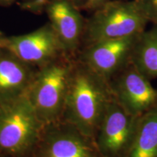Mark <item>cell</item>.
<instances>
[{"label": "cell", "mask_w": 157, "mask_h": 157, "mask_svg": "<svg viewBox=\"0 0 157 157\" xmlns=\"http://www.w3.org/2000/svg\"><path fill=\"white\" fill-rule=\"evenodd\" d=\"M113 98L109 82L75 57L61 119L95 140Z\"/></svg>", "instance_id": "1"}, {"label": "cell", "mask_w": 157, "mask_h": 157, "mask_svg": "<svg viewBox=\"0 0 157 157\" xmlns=\"http://www.w3.org/2000/svg\"><path fill=\"white\" fill-rule=\"evenodd\" d=\"M74 60L66 54L36 71L26 97L44 125L62 118Z\"/></svg>", "instance_id": "2"}, {"label": "cell", "mask_w": 157, "mask_h": 157, "mask_svg": "<svg viewBox=\"0 0 157 157\" xmlns=\"http://www.w3.org/2000/svg\"><path fill=\"white\" fill-rule=\"evenodd\" d=\"M43 127L26 95L0 107V154L31 157Z\"/></svg>", "instance_id": "3"}, {"label": "cell", "mask_w": 157, "mask_h": 157, "mask_svg": "<svg viewBox=\"0 0 157 157\" xmlns=\"http://www.w3.org/2000/svg\"><path fill=\"white\" fill-rule=\"evenodd\" d=\"M148 23L134 0H110L85 22L82 48L99 41L139 34Z\"/></svg>", "instance_id": "4"}, {"label": "cell", "mask_w": 157, "mask_h": 157, "mask_svg": "<svg viewBox=\"0 0 157 157\" xmlns=\"http://www.w3.org/2000/svg\"><path fill=\"white\" fill-rule=\"evenodd\" d=\"M31 157H102L95 140L60 119L43 127Z\"/></svg>", "instance_id": "5"}, {"label": "cell", "mask_w": 157, "mask_h": 157, "mask_svg": "<svg viewBox=\"0 0 157 157\" xmlns=\"http://www.w3.org/2000/svg\"><path fill=\"white\" fill-rule=\"evenodd\" d=\"M139 117L127 112L113 98L95 136L102 157H124L130 148Z\"/></svg>", "instance_id": "6"}, {"label": "cell", "mask_w": 157, "mask_h": 157, "mask_svg": "<svg viewBox=\"0 0 157 157\" xmlns=\"http://www.w3.org/2000/svg\"><path fill=\"white\" fill-rule=\"evenodd\" d=\"M1 48L36 69L67 54L50 23L28 34L5 36Z\"/></svg>", "instance_id": "7"}, {"label": "cell", "mask_w": 157, "mask_h": 157, "mask_svg": "<svg viewBox=\"0 0 157 157\" xmlns=\"http://www.w3.org/2000/svg\"><path fill=\"white\" fill-rule=\"evenodd\" d=\"M113 99L127 112L142 115L157 101V89L130 62L109 81Z\"/></svg>", "instance_id": "8"}, {"label": "cell", "mask_w": 157, "mask_h": 157, "mask_svg": "<svg viewBox=\"0 0 157 157\" xmlns=\"http://www.w3.org/2000/svg\"><path fill=\"white\" fill-rule=\"evenodd\" d=\"M139 34L106 39L83 47L76 58L107 80L131 62Z\"/></svg>", "instance_id": "9"}, {"label": "cell", "mask_w": 157, "mask_h": 157, "mask_svg": "<svg viewBox=\"0 0 157 157\" xmlns=\"http://www.w3.org/2000/svg\"><path fill=\"white\" fill-rule=\"evenodd\" d=\"M47 13L66 53L76 57L81 48L86 22L78 7L68 0H51L47 4Z\"/></svg>", "instance_id": "10"}, {"label": "cell", "mask_w": 157, "mask_h": 157, "mask_svg": "<svg viewBox=\"0 0 157 157\" xmlns=\"http://www.w3.org/2000/svg\"><path fill=\"white\" fill-rule=\"evenodd\" d=\"M37 69L0 48V107L26 95Z\"/></svg>", "instance_id": "11"}, {"label": "cell", "mask_w": 157, "mask_h": 157, "mask_svg": "<svg viewBox=\"0 0 157 157\" xmlns=\"http://www.w3.org/2000/svg\"><path fill=\"white\" fill-rule=\"evenodd\" d=\"M124 157H157V101L139 117L132 143Z\"/></svg>", "instance_id": "12"}, {"label": "cell", "mask_w": 157, "mask_h": 157, "mask_svg": "<svg viewBox=\"0 0 157 157\" xmlns=\"http://www.w3.org/2000/svg\"><path fill=\"white\" fill-rule=\"evenodd\" d=\"M131 62L151 81L157 78V25L140 33L133 48Z\"/></svg>", "instance_id": "13"}, {"label": "cell", "mask_w": 157, "mask_h": 157, "mask_svg": "<svg viewBox=\"0 0 157 157\" xmlns=\"http://www.w3.org/2000/svg\"><path fill=\"white\" fill-rule=\"evenodd\" d=\"M145 17L153 25H157V0H134Z\"/></svg>", "instance_id": "14"}, {"label": "cell", "mask_w": 157, "mask_h": 157, "mask_svg": "<svg viewBox=\"0 0 157 157\" xmlns=\"http://www.w3.org/2000/svg\"><path fill=\"white\" fill-rule=\"evenodd\" d=\"M109 1L110 0H85L83 8L94 12L101 8Z\"/></svg>", "instance_id": "15"}, {"label": "cell", "mask_w": 157, "mask_h": 157, "mask_svg": "<svg viewBox=\"0 0 157 157\" xmlns=\"http://www.w3.org/2000/svg\"><path fill=\"white\" fill-rule=\"evenodd\" d=\"M44 5H45V0H29L28 2L22 5L24 8L33 11L39 10Z\"/></svg>", "instance_id": "16"}, {"label": "cell", "mask_w": 157, "mask_h": 157, "mask_svg": "<svg viewBox=\"0 0 157 157\" xmlns=\"http://www.w3.org/2000/svg\"><path fill=\"white\" fill-rule=\"evenodd\" d=\"M51 0H45V5L48 4L49 2H50ZM68 1L71 2L72 3H74L76 7H79L81 6L82 7H83V6L84 5V2H85V0H68Z\"/></svg>", "instance_id": "17"}, {"label": "cell", "mask_w": 157, "mask_h": 157, "mask_svg": "<svg viewBox=\"0 0 157 157\" xmlns=\"http://www.w3.org/2000/svg\"><path fill=\"white\" fill-rule=\"evenodd\" d=\"M5 38V34H3L2 32L1 31H0V48H1V45H2V43L4 39Z\"/></svg>", "instance_id": "18"}, {"label": "cell", "mask_w": 157, "mask_h": 157, "mask_svg": "<svg viewBox=\"0 0 157 157\" xmlns=\"http://www.w3.org/2000/svg\"><path fill=\"white\" fill-rule=\"evenodd\" d=\"M13 1H14V0H0V3L8 4V3H11Z\"/></svg>", "instance_id": "19"}, {"label": "cell", "mask_w": 157, "mask_h": 157, "mask_svg": "<svg viewBox=\"0 0 157 157\" xmlns=\"http://www.w3.org/2000/svg\"><path fill=\"white\" fill-rule=\"evenodd\" d=\"M0 157H9V156H5V155H2V154H0Z\"/></svg>", "instance_id": "20"}]
</instances>
